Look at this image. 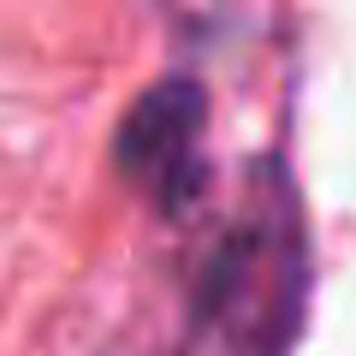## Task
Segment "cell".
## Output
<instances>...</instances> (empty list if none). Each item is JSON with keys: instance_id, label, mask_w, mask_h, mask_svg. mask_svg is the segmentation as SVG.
Here are the masks:
<instances>
[{"instance_id": "1", "label": "cell", "mask_w": 356, "mask_h": 356, "mask_svg": "<svg viewBox=\"0 0 356 356\" xmlns=\"http://www.w3.org/2000/svg\"><path fill=\"white\" fill-rule=\"evenodd\" d=\"M297 243L285 232H261V238L226 243L220 267L208 273V321L243 350V339H261V356H280L285 327H291L297 297Z\"/></svg>"}, {"instance_id": "2", "label": "cell", "mask_w": 356, "mask_h": 356, "mask_svg": "<svg viewBox=\"0 0 356 356\" xmlns=\"http://www.w3.org/2000/svg\"><path fill=\"white\" fill-rule=\"evenodd\" d=\"M202 89L196 83H161L131 107L119 131V166L137 178L161 208H184L196 196V149H202Z\"/></svg>"}]
</instances>
